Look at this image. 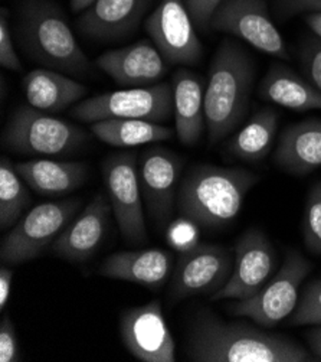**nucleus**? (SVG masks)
Wrapping results in <instances>:
<instances>
[{"instance_id": "obj_38", "label": "nucleus", "mask_w": 321, "mask_h": 362, "mask_svg": "<svg viewBox=\"0 0 321 362\" xmlns=\"http://www.w3.org/2000/svg\"><path fill=\"white\" fill-rule=\"evenodd\" d=\"M304 21L308 25V28L315 33L317 38L321 40V13L320 12L308 13V15H305Z\"/></svg>"}, {"instance_id": "obj_17", "label": "nucleus", "mask_w": 321, "mask_h": 362, "mask_svg": "<svg viewBox=\"0 0 321 362\" xmlns=\"http://www.w3.org/2000/svg\"><path fill=\"white\" fill-rule=\"evenodd\" d=\"M95 65L123 87H147L157 84L167 65L159 49L147 40L99 55Z\"/></svg>"}, {"instance_id": "obj_8", "label": "nucleus", "mask_w": 321, "mask_h": 362, "mask_svg": "<svg viewBox=\"0 0 321 362\" xmlns=\"http://www.w3.org/2000/svg\"><path fill=\"white\" fill-rule=\"evenodd\" d=\"M310 272L311 263L300 251H289L278 273L265 283L258 293L232 305L229 308L231 313L251 319L264 328L277 327L296 310L301 283Z\"/></svg>"}, {"instance_id": "obj_25", "label": "nucleus", "mask_w": 321, "mask_h": 362, "mask_svg": "<svg viewBox=\"0 0 321 362\" xmlns=\"http://www.w3.org/2000/svg\"><path fill=\"white\" fill-rule=\"evenodd\" d=\"M92 134L114 148H135L140 144L170 140L173 129L149 120L110 119L91 123Z\"/></svg>"}, {"instance_id": "obj_35", "label": "nucleus", "mask_w": 321, "mask_h": 362, "mask_svg": "<svg viewBox=\"0 0 321 362\" xmlns=\"http://www.w3.org/2000/svg\"><path fill=\"white\" fill-rule=\"evenodd\" d=\"M279 13L291 16L297 13H321V0H275Z\"/></svg>"}, {"instance_id": "obj_5", "label": "nucleus", "mask_w": 321, "mask_h": 362, "mask_svg": "<svg viewBox=\"0 0 321 362\" xmlns=\"http://www.w3.org/2000/svg\"><path fill=\"white\" fill-rule=\"evenodd\" d=\"M87 141L88 133L81 127L29 104L16 108L4 132V146L19 155H71L85 146Z\"/></svg>"}, {"instance_id": "obj_19", "label": "nucleus", "mask_w": 321, "mask_h": 362, "mask_svg": "<svg viewBox=\"0 0 321 362\" xmlns=\"http://www.w3.org/2000/svg\"><path fill=\"white\" fill-rule=\"evenodd\" d=\"M173 270L171 251L147 248L114 252L102 262L98 273L107 279L130 281L157 291L164 286Z\"/></svg>"}, {"instance_id": "obj_15", "label": "nucleus", "mask_w": 321, "mask_h": 362, "mask_svg": "<svg viewBox=\"0 0 321 362\" xmlns=\"http://www.w3.org/2000/svg\"><path fill=\"white\" fill-rule=\"evenodd\" d=\"M120 335L124 346L143 362H174L176 345L160 300L123 310Z\"/></svg>"}, {"instance_id": "obj_29", "label": "nucleus", "mask_w": 321, "mask_h": 362, "mask_svg": "<svg viewBox=\"0 0 321 362\" xmlns=\"http://www.w3.org/2000/svg\"><path fill=\"white\" fill-rule=\"evenodd\" d=\"M290 323L297 327H304V325L321 327V279L311 281L304 288Z\"/></svg>"}, {"instance_id": "obj_27", "label": "nucleus", "mask_w": 321, "mask_h": 362, "mask_svg": "<svg viewBox=\"0 0 321 362\" xmlns=\"http://www.w3.org/2000/svg\"><path fill=\"white\" fill-rule=\"evenodd\" d=\"M30 202L26 182L15 163L4 156L0 160V227L12 228L25 215Z\"/></svg>"}, {"instance_id": "obj_7", "label": "nucleus", "mask_w": 321, "mask_h": 362, "mask_svg": "<svg viewBox=\"0 0 321 362\" xmlns=\"http://www.w3.org/2000/svg\"><path fill=\"white\" fill-rule=\"evenodd\" d=\"M71 116L84 123L110 119L162 123L173 117V84L160 81L147 87L98 94L74 105Z\"/></svg>"}, {"instance_id": "obj_32", "label": "nucleus", "mask_w": 321, "mask_h": 362, "mask_svg": "<svg viewBox=\"0 0 321 362\" xmlns=\"http://www.w3.org/2000/svg\"><path fill=\"white\" fill-rule=\"evenodd\" d=\"M0 65L15 72H19L23 69L20 58L15 51L12 33L9 29V23L6 21L5 9H2V15H0Z\"/></svg>"}, {"instance_id": "obj_3", "label": "nucleus", "mask_w": 321, "mask_h": 362, "mask_svg": "<svg viewBox=\"0 0 321 362\" xmlns=\"http://www.w3.org/2000/svg\"><path fill=\"white\" fill-rule=\"evenodd\" d=\"M258 180L257 173L246 169L196 165L182 179L177 209L199 227H222L241 212Z\"/></svg>"}, {"instance_id": "obj_16", "label": "nucleus", "mask_w": 321, "mask_h": 362, "mask_svg": "<svg viewBox=\"0 0 321 362\" xmlns=\"http://www.w3.org/2000/svg\"><path fill=\"white\" fill-rule=\"evenodd\" d=\"M111 212L109 195L97 194L52 244V255L71 263L94 257L109 231Z\"/></svg>"}, {"instance_id": "obj_23", "label": "nucleus", "mask_w": 321, "mask_h": 362, "mask_svg": "<svg viewBox=\"0 0 321 362\" xmlns=\"http://www.w3.org/2000/svg\"><path fill=\"white\" fill-rule=\"evenodd\" d=\"M23 88L28 104L45 113H59L80 101L88 88L59 71L37 68L25 76Z\"/></svg>"}, {"instance_id": "obj_13", "label": "nucleus", "mask_w": 321, "mask_h": 362, "mask_svg": "<svg viewBox=\"0 0 321 362\" xmlns=\"http://www.w3.org/2000/svg\"><path fill=\"white\" fill-rule=\"evenodd\" d=\"M210 28L235 35L261 52L289 59L287 48L269 16L265 0H224L212 16Z\"/></svg>"}, {"instance_id": "obj_9", "label": "nucleus", "mask_w": 321, "mask_h": 362, "mask_svg": "<svg viewBox=\"0 0 321 362\" xmlns=\"http://www.w3.org/2000/svg\"><path fill=\"white\" fill-rule=\"evenodd\" d=\"M102 176L123 237L133 244L146 243L145 201L140 189L135 153L120 152L107 158L102 163Z\"/></svg>"}, {"instance_id": "obj_31", "label": "nucleus", "mask_w": 321, "mask_h": 362, "mask_svg": "<svg viewBox=\"0 0 321 362\" xmlns=\"http://www.w3.org/2000/svg\"><path fill=\"white\" fill-rule=\"evenodd\" d=\"M301 65L305 78L321 91V40H310L301 48Z\"/></svg>"}, {"instance_id": "obj_28", "label": "nucleus", "mask_w": 321, "mask_h": 362, "mask_svg": "<svg viewBox=\"0 0 321 362\" xmlns=\"http://www.w3.org/2000/svg\"><path fill=\"white\" fill-rule=\"evenodd\" d=\"M305 247L321 256V180L315 182L307 194L303 220Z\"/></svg>"}, {"instance_id": "obj_6", "label": "nucleus", "mask_w": 321, "mask_h": 362, "mask_svg": "<svg viewBox=\"0 0 321 362\" xmlns=\"http://www.w3.org/2000/svg\"><path fill=\"white\" fill-rule=\"evenodd\" d=\"M81 205L80 198H66L44 202L29 209L2 241V263L18 266L40 257L75 218Z\"/></svg>"}, {"instance_id": "obj_26", "label": "nucleus", "mask_w": 321, "mask_h": 362, "mask_svg": "<svg viewBox=\"0 0 321 362\" xmlns=\"http://www.w3.org/2000/svg\"><path fill=\"white\" fill-rule=\"evenodd\" d=\"M278 130L275 112L262 110L242 127L229 141L228 152L246 162H258L271 151Z\"/></svg>"}, {"instance_id": "obj_33", "label": "nucleus", "mask_w": 321, "mask_h": 362, "mask_svg": "<svg viewBox=\"0 0 321 362\" xmlns=\"http://www.w3.org/2000/svg\"><path fill=\"white\" fill-rule=\"evenodd\" d=\"M20 349L15 325L9 315L0 320V362H19Z\"/></svg>"}, {"instance_id": "obj_2", "label": "nucleus", "mask_w": 321, "mask_h": 362, "mask_svg": "<svg viewBox=\"0 0 321 362\" xmlns=\"http://www.w3.org/2000/svg\"><path fill=\"white\" fill-rule=\"evenodd\" d=\"M16 35L23 52L44 68L78 78L92 72L63 12L52 0H23Z\"/></svg>"}, {"instance_id": "obj_11", "label": "nucleus", "mask_w": 321, "mask_h": 362, "mask_svg": "<svg viewBox=\"0 0 321 362\" xmlns=\"http://www.w3.org/2000/svg\"><path fill=\"white\" fill-rule=\"evenodd\" d=\"M234 269L225 286L212 295L213 302L245 300L258 293L277 266V251L265 233L251 228L235 244Z\"/></svg>"}, {"instance_id": "obj_20", "label": "nucleus", "mask_w": 321, "mask_h": 362, "mask_svg": "<svg viewBox=\"0 0 321 362\" xmlns=\"http://www.w3.org/2000/svg\"><path fill=\"white\" fill-rule=\"evenodd\" d=\"M274 160L291 175L304 176L321 168V120L291 124L281 133Z\"/></svg>"}, {"instance_id": "obj_30", "label": "nucleus", "mask_w": 321, "mask_h": 362, "mask_svg": "<svg viewBox=\"0 0 321 362\" xmlns=\"http://www.w3.org/2000/svg\"><path fill=\"white\" fill-rule=\"evenodd\" d=\"M166 240L174 250L185 252L199 244V226L182 215L167 226Z\"/></svg>"}, {"instance_id": "obj_21", "label": "nucleus", "mask_w": 321, "mask_h": 362, "mask_svg": "<svg viewBox=\"0 0 321 362\" xmlns=\"http://www.w3.org/2000/svg\"><path fill=\"white\" fill-rule=\"evenodd\" d=\"M173 84V117L177 139L185 146L196 144L206 127L202 80L190 69H177Z\"/></svg>"}, {"instance_id": "obj_37", "label": "nucleus", "mask_w": 321, "mask_h": 362, "mask_svg": "<svg viewBox=\"0 0 321 362\" xmlns=\"http://www.w3.org/2000/svg\"><path fill=\"white\" fill-rule=\"evenodd\" d=\"M307 342L311 354L317 361H321V327H317L307 334Z\"/></svg>"}, {"instance_id": "obj_1", "label": "nucleus", "mask_w": 321, "mask_h": 362, "mask_svg": "<svg viewBox=\"0 0 321 362\" xmlns=\"http://www.w3.org/2000/svg\"><path fill=\"white\" fill-rule=\"evenodd\" d=\"M186 354L195 362H313L317 358L282 335L200 312L192 322Z\"/></svg>"}, {"instance_id": "obj_39", "label": "nucleus", "mask_w": 321, "mask_h": 362, "mask_svg": "<svg viewBox=\"0 0 321 362\" xmlns=\"http://www.w3.org/2000/svg\"><path fill=\"white\" fill-rule=\"evenodd\" d=\"M97 0H69V8L73 11V13H83L88 8H91Z\"/></svg>"}, {"instance_id": "obj_14", "label": "nucleus", "mask_w": 321, "mask_h": 362, "mask_svg": "<svg viewBox=\"0 0 321 362\" xmlns=\"http://www.w3.org/2000/svg\"><path fill=\"white\" fill-rule=\"evenodd\" d=\"M183 160L164 148H149L141 153L138 177L143 201L157 228H166L179 192Z\"/></svg>"}, {"instance_id": "obj_18", "label": "nucleus", "mask_w": 321, "mask_h": 362, "mask_svg": "<svg viewBox=\"0 0 321 362\" xmlns=\"http://www.w3.org/2000/svg\"><path fill=\"white\" fill-rule=\"evenodd\" d=\"M152 0H97L78 18V29L87 38L111 42L134 33Z\"/></svg>"}, {"instance_id": "obj_10", "label": "nucleus", "mask_w": 321, "mask_h": 362, "mask_svg": "<svg viewBox=\"0 0 321 362\" xmlns=\"http://www.w3.org/2000/svg\"><path fill=\"white\" fill-rule=\"evenodd\" d=\"M232 252L217 244H198L181 252L173 270L174 302L199 295H215L225 286L234 269Z\"/></svg>"}, {"instance_id": "obj_34", "label": "nucleus", "mask_w": 321, "mask_h": 362, "mask_svg": "<svg viewBox=\"0 0 321 362\" xmlns=\"http://www.w3.org/2000/svg\"><path fill=\"white\" fill-rule=\"evenodd\" d=\"M224 0H185V5L190 13L195 26L200 30L210 28L213 13L221 6Z\"/></svg>"}, {"instance_id": "obj_4", "label": "nucleus", "mask_w": 321, "mask_h": 362, "mask_svg": "<svg viewBox=\"0 0 321 362\" xmlns=\"http://www.w3.org/2000/svg\"><path fill=\"white\" fill-rule=\"evenodd\" d=\"M254 64L234 41H224L213 55L205 90L207 140L217 144L231 134L248 113Z\"/></svg>"}, {"instance_id": "obj_24", "label": "nucleus", "mask_w": 321, "mask_h": 362, "mask_svg": "<svg viewBox=\"0 0 321 362\" xmlns=\"http://www.w3.org/2000/svg\"><path fill=\"white\" fill-rule=\"evenodd\" d=\"M258 95L294 112L321 110V91L285 65H272L258 87Z\"/></svg>"}, {"instance_id": "obj_12", "label": "nucleus", "mask_w": 321, "mask_h": 362, "mask_svg": "<svg viewBox=\"0 0 321 362\" xmlns=\"http://www.w3.org/2000/svg\"><path fill=\"white\" fill-rule=\"evenodd\" d=\"M146 32L170 65H196L203 54L185 0H162L146 19Z\"/></svg>"}, {"instance_id": "obj_22", "label": "nucleus", "mask_w": 321, "mask_h": 362, "mask_svg": "<svg viewBox=\"0 0 321 362\" xmlns=\"http://www.w3.org/2000/svg\"><path fill=\"white\" fill-rule=\"evenodd\" d=\"M15 166L26 185L44 197H63L81 188L88 179L85 162L33 159Z\"/></svg>"}, {"instance_id": "obj_36", "label": "nucleus", "mask_w": 321, "mask_h": 362, "mask_svg": "<svg viewBox=\"0 0 321 362\" xmlns=\"http://www.w3.org/2000/svg\"><path fill=\"white\" fill-rule=\"evenodd\" d=\"M12 281H13V270L11 266L5 264L0 267V309L5 310L11 292H12Z\"/></svg>"}]
</instances>
